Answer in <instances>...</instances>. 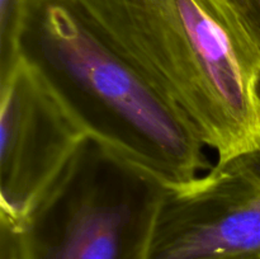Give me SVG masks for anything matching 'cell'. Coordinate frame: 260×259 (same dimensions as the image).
I'll return each instance as SVG.
<instances>
[{
    "label": "cell",
    "mask_w": 260,
    "mask_h": 259,
    "mask_svg": "<svg viewBox=\"0 0 260 259\" xmlns=\"http://www.w3.org/2000/svg\"><path fill=\"white\" fill-rule=\"evenodd\" d=\"M217 163L260 147V43L229 0H76Z\"/></svg>",
    "instance_id": "cell-1"
},
{
    "label": "cell",
    "mask_w": 260,
    "mask_h": 259,
    "mask_svg": "<svg viewBox=\"0 0 260 259\" xmlns=\"http://www.w3.org/2000/svg\"><path fill=\"white\" fill-rule=\"evenodd\" d=\"M20 55L91 140L168 190L210 168L192 123L99 36L76 0H25Z\"/></svg>",
    "instance_id": "cell-2"
},
{
    "label": "cell",
    "mask_w": 260,
    "mask_h": 259,
    "mask_svg": "<svg viewBox=\"0 0 260 259\" xmlns=\"http://www.w3.org/2000/svg\"><path fill=\"white\" fill-rule=\"evenodd\" d=\"M0 106V216L24 225L90 137L23 58Z\"/></svg>",
    "instance_id": "cell-4"
},
{
    "label": "cell",
    "mask_w": 260,
    "mask_h": 259,
    "mask_svg": "<svg viewBox=\"0 0 260 259\" xmlns=\"http://www.w3.org/2000/svg\"><path fill=\"white\" fill-rule=\"evenodd\" d=\"M25 0H0V84L13 75L22 61L20 33Z\"/></svg>",
    "instance_id": "cell-5"
},
{
    "label": "cell",
    "mask_w": 260,
    "mask_h": 259,
    "mask_svg": "<svg viewBox=\"0 0 260 259\" xmlns=\"http://www.w3.org/2000/svg\"><path fill=\"white\" fill-rule=\"evenodd\" d=\"M260 43V0H229Z\"/></svg>",
    "instance_id": "cell-7"
},
{
    "label": "cell",
    "mask_w": 260,
    "mask_h": 259,
    "mask_svg": "<svg viewBox=\"0 0 260 259\" xmlns=\"http://www.w3.org/2000/svg\"><path fill=\"white\" fill-rule=\"evenodd\" d=\"M167 192L89 139L24 223V258L149 259Z\"/></svg>",
    "instance_id": "cell-3"
},
{
    "label": "cell",
    "mask_w": 260,
    "mask_h": 259,
    "mask_svg": "<svg viewBox=\"0 0 260 259\" xmlns=\"http://www.w3.org/2000/svg\"><path fill=\"white\" fill-rule=\"evenodd\" d=\"M24 225L0 216V259H25Z\"/></svg>",
    "instance_id": "cell-6"
}]
</instances>
